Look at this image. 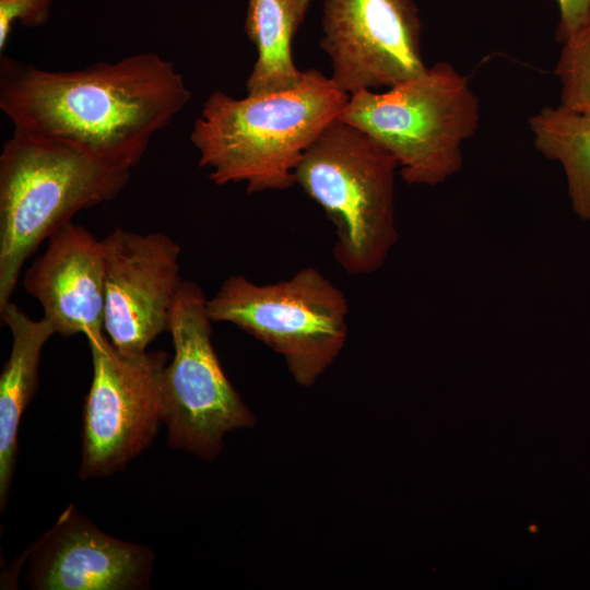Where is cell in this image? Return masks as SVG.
<instances>
[{"mask_svg": "<svg viewBox=\"0 0 590 590\" xmlns=\"http://www.w3.org/2000/svg\"><path fill=\"white\" fill-rule=\"evenodd\" d=\"M529 129L540 154L563 166L573 211L590 221V113L544 106L529 118Z\"/></svg>", "mask_w": 590, "mask_h": 590, "instance_id": "9a60e30c", "label": "cell"}, {"mask_svg": "<svg viewBox=\"0 0 590 590\" xmlns=\"http://www.w3.org/2000/svg\"><path fill=\"white\" fill-rule=\"evenodd\" d=\"M559 19L556 40L563 44L583 22L590 11V0H557Z\"/></svg>", "mask_w": 590, "mask_h": 590, "instance_id": "ac0fdd59", "label": "cell"}, {"mask_svg": "<svg viewBox=\"0 0 590 590\" xmlns=\"http://www.w3.org/2000/svg\"><path fill=\"white\" fill-rule=\"evenodd\" d=\"M554 74L560 84L559 104L590 113V11L562 44Z\"/></svg>", "mask_w": 590, "mask_h": 590, "instance_id": "2e32d148", "label": "cell"}, {"mask_svg": "<svg viewBox=\"0 0 590 590\" xmlns=\"http://www.w3.org/2000/svg\"><path fill=\"white\" fill-rule=\"evenodd\" d=\"M349 97L315 69L286 91L243 98L214 91L190 133L199 165L214 184L244 182L247 193L288 189L304 153Z\"/></svg>", "mask_w": 590, "mask_h": 590, "instance_id": "7a4b0ae2", "label": "cell"}, {"mask_svg": "<svg viewBox=\"0 0 590 590\" xmlns=\"http://www.w3.org/2000/svg\"><path fill=\"white\" fill-rule=\"evenodd\" d=\"M206 300L198 284L182 282L169 319L175 353L164 371L163 403L168 445L212 460L224 435L250 427L255 417L221 367Z\"/></svg>", "mask_w": 590, "mask_h": 590, "instance_id": "52a82bcc", "label": "cell"}, {"mask_svg": "<svg viewBox=\"0 0 590 590\" xmlns=\"http://www.w3.org/2000/svg\"><path fill=\"white\" fill-rule=\"evenodd\" d=\"M190 97L182 74L156 52L73 71L0 58V109L13 130L69 142L129 170Z\"/></svg>", "mask_w": 590, "mask_h": 590, "instance_id": "6da1fadb", "label": "cell"}, {"mask_svg": "<svg viewBox=\"0 0 590 590\" xmlns=\"http://www.w3.org/2000/svg\"><path fill=\"white\" fill-rule=\"evenodd\" d=\"M393 156L361 129L332 120L300 158L295 182L335 228L333 257L351 275L379 270L398 239Z\"/></svg>", "mask_w": 590, "mask_h": 590, "instance_id": "5b68a950", "label": "cell"}, {"mask_svg": "<svg viewBox=\"0 0 590 590\" xmlns=\"http://www.w3.org/2000/svg\"><path fill=\"white\" fill-rule=\"evenodd\" d=\"M24 287L40 303L56 333H104V248L86 228L71 222L54 233L26 271Z\"/></svg>", "mask_w": 590, "mask_h": 590, "instance_id": "7c38bea8", "label": "cell"}, {"mask_svg": "<svg viewBox=\"0 0 590 590\" xmlns=\"http://www.w3.org/2000/svg\"><path fill=\"white\" fill-rule=\"evenodd\" d=\"M130 173L69 142L13 130L0 154V309L39 245L117 197Z\"/></svg>", "mask_w": 590, "mask_h": 590, "instance_id": "3957f363", "label": "cell"}, {"mask_svg": "<svg viewBox=\"0 0 590 590\" xmlns=\"http://www.w3.org/2000/svg\"><path fill=\"white\" fill-rule=\"evenodd\" d=\"M311 0H248L245 32L257 49L246 80L247 94L286 91L297 85L299 71L292 56L293 38Z\"/></svg>", "mask_w": 590, "mask_h": 590, "instance_id": "5bb4252c", "label": "cell"}, {"mask_svg": "<svg viewBox=\"0 0 590 590\" xmlns=\"http://www.w3.org/2000/svg\"><path fill=\"white\" fill-rule=\"evenodd\" d=\"M338 118L385 148L406 184L436 186L462 167V145L480 127L481 103L469 76L439 61L384 92L351 94Z\"/></svg>", "mask_w": 590, "mask_h": 590, "instance_id": "277c9868", "label": "cell"}, {"mask_svg": "<svg viewBox=\"0 0 590 590\" xmlns=\"http://www.w3.org/2000/svg\"><path fill=\"white\" fill-rule=\"evenodd\" d=\"M93 379L82 412V480L123 469L153 441L164 423L167 353L127 355L105 334L87 337Z\"/></svg>", "mask_w": 590, "mask_h": 590, "instance_id": "ba28073f", "label": "cell"}, {"mask_svg": "<svg viewBox=\"0 0 590 590\" xmlns=\"http://www.w3.org/2000/svg\"><path fill=\"white\" fill-rule=\"evenodd\" d=\"M321 28L330 78L349 95L391 87L427 68L415 0H323Z\"/></svg>", "mask_w": 590, "mask_h": 590, "instance_id": "9c48e42d", "label": "cell"}, {"mask_svg": "<svg viewBox=\"0 0 590 590\" xmlns=\"http://www.w3.org/2000/svg\"><path fill=\"white\" fill-rule=\"evenodd\" d=\"M104 330L119 352L137 355L168 331L182 284L180 246L163 233L116 228L103 240Z\"/></svg>", "mask_w": 590, "mask_h": 590, "instance_id": "30bf717a", "label": "cell"}, {"mask_svg": "<svg viewBox=\"0 0 590 590\" xmlns=\"http://www.w3.org/2000/svg\"><path fill=\"white\" fill-rule=\"evenodd\" d=\"M0 314L12 335L11 352L0 376V509L3 511L15 469L20 422L38 387L43 346L56 330L46 318L33 320L11 302Z\"/></svg>", "mask_w": 590, "mask_h": 590, "instance_id": "4fadbf2b", "label": "cell"}, {"mask_svg": "<svg viewBox=\"0 0 590 590\" xmlns=\"http://www.w3.org/2000/svg\"><path fill=\"white\" fill-rule=\"evenodd\" d=\"M206 310L212 322L232 323L281 354L305 387L332 364L347 339L346 296L312 267L270 284L232 275L208 298Z\"/></svg>", "mask_w": 590, "mask_h": 590, "instance_id": "8992f818", "label": "cell"}, {"mask_svg": "<svg viewBox=\"0 0 590 590\" xmlns=\"http://www.w3.org/2000/svg\"><path fill=\"white\" fill-rule=\"evenodd\" d=\"M153 565L152 550L105 533L69 506L31 547L26 581L35 590H138Z\"/></svg>", "mask_w": 590, "mask_h": 590, "instance_id": "8fae6325", "label": "cell"}, {"mask_svg": "<svg viewBox=\"0 0 590 590\" xmlns=\"http://www.w3.org/2000/svg\"><path fill=\"white\" fill-rule=\"evenodd\" d=\"M52 0H0V51L8 43L14 23L39 26L48 21Z\"/></svg>", "mask_w": 590, "mask_h": 590, "instance_id": "e0dca14e", "label": "cell"}]
</instances>
